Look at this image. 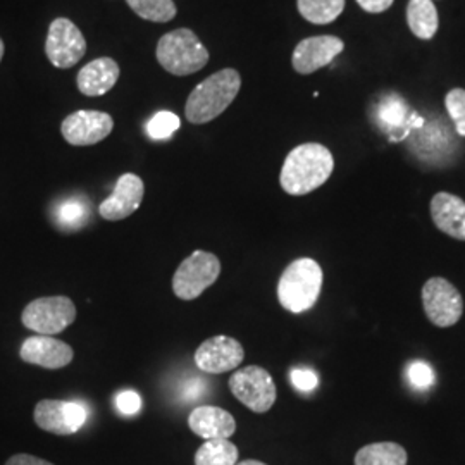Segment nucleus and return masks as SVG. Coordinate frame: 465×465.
Listing matches in <instances>:
<instances>
[{"label":"nucleus","instance_id":"obj_1","mask_svg":"<svg viewBox=\"0 0 465 465\" xmlns=\"http://www.w3.org/2000/svg\"><path fill=\"white\" fill-rule=\"evenodd\" d=\"M332 169L334 159L330 150L321 143H303L286 155L280 183L288 195H307L330 180Z\"/></svg>","mask_w":465,"mask_h":465},{"label":"nucleus","instance_id":"obj_2","mask_svg":"<svg viewBox=\"0 0 465 465\" xmlns=\"http://www.w3.org/2000/svg\"><path fill=\"white\" fill-rule=\"evenodd\" d=\"M242 76L236 69H221L193 88L186 99L184 114L192 124H205L221 116L236 99Z\"/></svg>","mask_w":465,"mask_h":465},{"label":"nucleus","instance_id":"obj_3","mask_svg":"<svg viewBox=\"0 0 465 465\" xmlns=\"http://www.w3.org/2000/svg\"><path fill=\"white\" fill-rule=\"evenodd\" d=\"M322 288V269L312 259H299L282 271L278 300L282 309L302 314L316 305Z\"/></svg>","mask_w":465,"mask_h":465},{"label":"nucleus","instance_id":"obj_4","mask_svg":"<svg viewBox=\"0 0 465 465\" xmlns=\"http://www.w3.org/2000/svg\"><path fill=\"white\" fill-rule=\"evenodd\" d=\"M155 57L167 73L188 76L207 66L211 55L199 36L188 28H178L163 35L157 42Z\"/></svg>","mask_w":465,"mask_h":465},{"label":"nucleus","instance_id":"obj_5","mask_svg":"<svg viewBox=\"0 0 465 465\" xmlns=\"http://www.w3.org/2000/svg\"><path fill=\"white\" fill-rule=\"evenodd\" d=\"M221 262L214 253L195 250L178 267L173 276V292L182 300L199 299L200 295L217 282Z\"/></svg>","mask_w":465,"mask_h":465},{"label":"nucleus","instance_id":"obj_6","mask_svg":"<svg viewBox=\"0 0 465 465\" xmlns=\"http://www.w3.org/2000/svg\"><path fill=\"white\" fill-rule=\"evenodd\" d=\"M23 324L35 332L52 336L76 321V305L67 297H44L30 302L21 316Z\"/></svg>","mask_w":465,"mask_h":465},{"label":"nucleus","instance_id":"obj_7","mask_svg":"<svg viewBox=\"0 0 465 465\" xmlns=\"http://www.w3.org/2000/svg\"><path fill=\"white\" fill-rule=\"evenodd\" d=\"M230 390L252 412L264 414L276 401V384L266 369L249 366L230 378Z\"/></svg>","mask_w":465,"mask_h":465},{"label":"nucleus","instance_id":"obj_8","mask_svg":"<svg viewBox=\"0 0 465 465\" xmlns=\"http://www.w3.org/2000/svg\"><path fill=\"white\" fill-rule=\"evenodd\" d=\"M86 54V40L82 30L67 17H57L50 23L45 40V55L57 69L76 66Z\"/></svg>","mask_w":465,"mask_h":465},{"label":"nucleus","instance_id":"obj_9","mask_svg":"<svg viewBox=\"0 0 465 465\" xmlns=\"http://www.w3.org/2000/svg\"><path fill=\"white\" fill-rule=\"evenodd\" d=\"M422 307L438 328H450L464 314V300L459 290L445 278H431L422 286Z\"/></svg>","mask_w":465,"mask_h":465},{"label":"nucleus","instance_id":"obj_10","mask_svg":"<svg viewBox=\"0 0 465 465\" xmlns=\"http://www.w3.org/2000/svg\"><path fill=\"white\" fill-rule=\"evenodd\" d=\"M35 422L40 430L67 436L84 428L88 411L84 403L63 400H42L35 407Z\"/></svg>","mask_w":465,"mask_h":465},{"label":"nucleus","instance_id":"obj_11","mask_svg":"<svg viewBox=\"0 0 465 465\" xmlns=\"http://www.w3.org/2000/svg\"><path fill=\"white\" fill-rule=\"evenodd\" d=\"M114 130V119L102 111H76L61 123V134L69 145L88 147L105 140Z\"/></svg>","mask_w":465,"mask_h":465},{"label":"nucleus","instance_id":"obj_12","mask_svg":"<svg viewBox=\"0 0 465 465\" xmlns=\"http://www.w3.org/2000/svg\"><path fill=\"white\" fill-rule=\"evenodd\" d=\"M245 359V350L238 340L226 334L205 340L195 351V364L207 374L230 372Z\"/></svg>","mask_w":465,"mask_h":465},{"label":"nucleus","instance_id":"obj_13","mask_svg":"<svg viewBox=\"0 0 465 465\" xmlns=\"http://www.w3.org/2000/svg\"><path fill=\"white\" fill-rule=\"evenodd\" d=\"M345 49L341 38L332 35H321L302 40L293 50L292 64L300 74H311L317 69L331 64L332 59Z\"/></svg>","mask_w":465,"mask_h":465},{"label":"nucleus","instance_id":"obj_14","mask_svg":"<svg viewBox=\"0 0 465 465\" xmlns=\"http://www.w3.org/2000/svg\"><path fill=\"white\" fill-rule=\"evenodd\" d=\"M143 195H145V184L142 182V178L134 173H126L117 180L111 197H107L100 203V216L105 221L126 219L138 211Z\"/></svg>","mask_w":465,"mask_h":465},{"label":"nucleus","instance_id":"obj_15","mask_svg":"<svg viewBox=\"0 0 465 465\" xmlns=\"http://www.w3.org/2000/svg\"><path fill=\"white\" fill-rule=\"evenodd\" d=\"M19 355L28 364L45 367V369H63L71 364L74 351L61 340L38 334L25 340V343L19 350Z\"/></svg>","mask_w":465,"mask_h":465},{"label":"nucleus","instance_id":"obj_16","mask_svg":"<svg viewBox=\"0 0 465 465\" xmlns=\"http://www.w3.org/2000/svg\"><path fill=\"white\" fill-rule=\"evenodd\" d=\"M188 426L203 440H230L236 431L234 417L213 405L197 407L188 417Z\"/></svg>","mask_w":465,"mask_h":465},{"label":"nucleus","instance_id":"obj_17","mask_svg":"<svg viewBox=\"0 0 465 465\" xmlns=\"http://www.w3.org/2000/svg\"><path fill=\"white\" fill-rule=\"evenodd\" d=\"M121 69L113 57H99L82 67L78 73V90L86 97H100L114 88Z\"/></svg>","mask_w":465,"mask_h":465},{"label":"nucleus","instance_id":"obj_18","mask_svg":"<svg viewBox=\"0 0 465 465\" xmlns=\"http://www.w3.org/2000/svg\"><path fill=\"white\" fill-rule=\"evenodd\" d=\"M431 217L440 232L455 240H465V202L447 192L436 193L431 200Z\"/></svg>","mask_w":465,"mask_h":465},{"label":"nucleus","instance_id":"obj_19","mask_svg":"<svg viewBox=\"0 0 465 465\" xmlns=\"http://www.w3.org/2000/svg\"><path fill=\"white\" fill-rule=\"evenodd\" d=\"M407 23L411 32L420 40H431L438 32L440 17L432 0H409Z\"/></svg>","mask_w":465,"mask_h":465},{"label":"nucleus","instance_id":"obj_20","mask_svg":"<svg viewBox=\"0 0 465 465\" xmlns=\"http://www.w3.org/2000/svg\"><path fill=\"white\" fill-rule=\"evenodd\" d=\"M355 465H407V451L405 449L393 443H371L357 451Z\"/></svg>","mask_w":465,"mask_h":465},{"label":"nucleus","instance_id":"obj_21","mask_svg":"<svg viewBox=\"0 0 465 465\" xmlns=\"http://www.w3.org/2000/svg\"><path fill=\"white\" fill-rule=\"evenodd\" d=\"M299 13L312 25H330L345 9V0H297Z\"/></svg>","mask_w":465,"mask_h":465},{"label":"nucleus","instance_id":"obj_22","mask_svg":"<svg viewBox=\"0 0 465 465\" xmlns=\"http://www.w3.org/2000/svg\"><path fill=\"white\" fill-rule=\"evenodd\" d=\"M238 449L230 440H207L195 453V465H236Z\"/></svg>","mask_w":465,"mask_h":465},{"label":"nucleus","instance_id":"obj_23","mask_svg":"<svg viewBox=\"0 0 465 465\" xmlns=\"http://www.w3.org/2000/svg\"><path fill=\"white\" fill-rule=\"evenodd\" d=\"M126 4L136 16L152 23H169L178 15L173 0H126Z\"/></svg>","mask_w":465,"mask_h":465},{"label":"nucleus","instance_id":"obj_24","mask_svg":"<svg viewBox=\"0 0 465 465\" xmlns=\"http://www.w3.org/2000/svg\"><path fill=\"white\" fill-rule=\"evenodd\" d=\"M88 217H90L88 205L84 203V200L80 199L66 200L55 211V219H57L59 226L64 228V230L82 228L86 224Z\"/></svg>","mask_w":465,"mask_h":465},{"label":"nucleus","instance_id":"obj_25","mask_svg":"<svg viewBox=\"0 0 465 465\" xmlns=\"http://www.w3.org/2000/svg\"><path fill=\"white\" fill-rule=\"evenodd\" d=\"M180 117L169 111H161L152 117L147 124V134L152 140H166L180 128Z\"/></svg>","mask_w":465,"mask_h":465},{"label":"nucleus","instance_id":"obj_26","mask_svg":"<svg viewBox=\"0 0 465 465\" xmlns=\"http://www.w3.org/2000/svg\"><path fill=\"white\" fill-rule=\"evenodd\" d=\"M445 105L450 117L455 124V130L460 136H465V90L453 88L447 94Z\"/></svg>","mask_w":465,"mask_h":465},{"label":"nucleus","instance_id":"obj_27","mask_svg":"<svg viewBox=\"0 0 465 465\" xmlns=\"http://www.w3.org/2000/svg\"><path fill=\"white\" fill-rule=\"evenodd\" d=\"M407 378L409 382L417 390H430L436 382V376L432 367L424 361H414L407 367Z\"/></svg>","mask_w":465,"mask_h":465},{"label":"nucleus","instance_id":"obj_28","mask_svg":"<svg viewBox=\"0 0 465 465\" xmlns=\"http://www.w3.org/2000/svg\"><path fill=\"white\" fill-rule=\"evenodd\" d=\"M292 382L293 386L302 391V393H309V391H314L317 388V374L312 369H307V367H295L292 369Z\"/></svg>","mask_w":465,"mask_h":465},{"label":"nucleus","instance_id":"obj_29","mask_svg":"<svg viewBox=\"0 0 465 465\" xmlns=\"http://www.w3.org/2000/svg\"><path fill=\"white\" fill-rule=\"evenodd\" d=\"M116 407L123 416H134L142 409V399H140V395L136 391L126 390V391H121L117 395Z\"/></svg>","mask_w":465,"mask_h":465},{"label":"nucleus","instance_id":"obj_30","mask_svg":"<svg viewBox=\"0 0 465 465\" xmlns=\"http://www.w3.org/2000/svg\"><path fill=\"white\" fill-rule=\"evenodd\" d=\"M203 391H205V382L199 380V378H193V380L184 382L182 395H183V399H186V401H193V400L200 399V395Z\"/></svg>","mask_w":465,"mask_h":465},{"label":"nucleus","instance_id":"obj_31","mask_svg":"<svg viewBox=\"0 0 465 465\" xmlns=\"http://www.w3.org/2000/svg\"><path fill=\"white\" fill-rule=\"evenodd\" d=\"M359 5L371 15H380L391 7L393 0H357Z\"/></svg>","mask_w":465,"mask_h":465},{"label":"nucleus","instance_id":"obj_32","mask_svg":"<svg viewBox=\"0 0 465 465\" xmlns=\"http://www.w3.org/2000/svg\"><path fill=\"white\" fill-rule=\"evenodd\" d=\"M5 465H54L47 462V460H44V459H38V457H34V455H26V453H17V455H13L9 460H7V464Z\"/></svg>","mask_w":465,"mask_h":465},{"label":"nucleus","instance_id":"obj_33","mask_svg":"<svg viewBox=\"0 0 465 465\" xmlns=\"http://www.w3.org/2000/svg\"><path fill=\"white\" fill-rule=\"evenodd\" d=\"M236 465H266L264 462H259V460H243V462H240V464Z\"/></svg>","mask_w":465,"mask_h":465},{"label":"nucleus","instance_id":"obj_34","mask_svg":"<svg viewBox=\"0 0 465 465\" xmlns=\"http://www.w3.org/2000/svg\"><path fill=\"white\" fill-rule=\"evenodd\" d=\"M4 54H5V45H4V40L0 38V63H2V59H4Z\"/></svg>","mask_w":465,"mask_h":465}]
</instances>
